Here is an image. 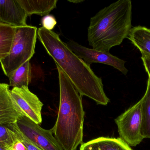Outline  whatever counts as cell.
I'll use <instances>...</instances> for the list:
<instances>
[{
  "instance_id": "9a60e30c",
  "label": "cell",
  "mask_w": 150,
  "mask_h": 150,
  "mask_svg": "<svg viewBox=\"0 0 150 150\" xmlns=\"http://www.w3.org/2000/svg\"><path fill=\"white\" fill-rule=\"evenodd\" d=\"M142 100V134L144 138H150V78L146 92Z\"/></svg>"
},
{
  "instance_id": "2e32d148",
  "label": "cell",
  "mask_w": 150,
  "mask_h": 150,
  "mask_svg": "<svg viewBox=\"0 0 150 150\" xmlns=\"http://www.w3.org/2000/svg\"><path fill=\"white\" fill-rule=\"evenodd\" d=\"M15 29V27L0 23V61L9 53Z\"/></svg>"
},
{
  "instance_id": "3957f363",
  "label": "cell",
  "mask_w": 150,
  "mask_h": 150,
  "mask_svg": "<svg viewBox=\"0 0 150 150\" xmlns=\"http://www.w3.org/2000/svg\"><path fill=\"white\" fill-rule=\"evenodd\" d=\"M60 102L58 117L52 128L64 150H76L83 143L85 112L82 96L58 65Z\"/></svg>"
},
{
  "instance_id": "7a4b0ae2",
  "label": "cell",
  "mask_w": 150,
  "mask_h": 150,
  "mask_svg": "<svg viewBox=\"0 0 150 150\" xmlns=\"http://www.w3.org/2000/svg\"><path fill=\"white\" fill-rule=\"evenodd\" d=\"M132 2L119 0L91 18L87 38L93 48L109 52L127 38L132 28Z\"/></svg>"
},
{
  "instance_id": "ffe728a7",
  "label": "cell",
  "mask_w": 150,
  "mask_h": 150,
  "mask_svg": "<svg viewBox=\"0 0 150 150\" xmlns=\"http://www.w3.org/2000/svg\"><path fill=\"white\" fill-rule=\"evenodd\" d=\"M142 59L145 70L150 78V55H142Z\"/></svg>"
},
{
  "instance_id": "44dd1931",
  "label": "cell",
  "mask_w": 150,
  "mask_h": 150,
  "mask_svg": "<svg viewBox=\"0 0 150 150\" xmlns=\"http://www.w3.org/2000/svg\"><path fill=\"white\" fill-rule=\"evenodd\" d=\"M10 150H27L23 144L18 140L11 145H9Z\"/></svg>"
},
{
  "instance_id": "8fae6325",
  "label": "cell",
  "mask_w": 150,
  "mask_h": 150,
  "mask_svg": "<svg viewBox=\"0 0 150 150\" xmlns=\"http://www.w3.org/2000/svg\"><path fill=\"white\" fill-rule=\"evenodd\" d=\"M80 150H133L121 138L99 137L81 145Z\"/></svg>"
},
{
  "instance_id": "ac0fdd59",
  "label": "cell",
  "mask_w": 150,
  "mask_h": 150,
  "mask_svg": "<svg viewBox=\"0 0 150 150\" xmlns=\"http://www.w3.org/2000/svg\"><path fill=\"white\" fill-rule=\"evenodd\" d=\"M9 125L16 134L18 140L23 144L27 150H42L22 133L18 129L16 122L9 124Z\"/></svg>"
},
{
  "instance_id": "8992f818",
  "label": "cell",
  "mask_w": 150,
  "mask_h": 150,
  "mask_svg": "<svg viewBox=\"0 0 150 150\" xmlns=\"http://www.w3.org/2000/svg\"><path fill=\"white\" fill-rule=\"evenodd\" d=\"M22 133L42 150H64L54 135L52 129L41 128L25 116L16 122Z\"/></svg>"
},
{
  "instance_id": "277c9868",
  "label": "cell",
  "mask_w": 150,
  "mask_h": 150,
  "mask_svg": "<svg viewBox=\"0 0 150 150\" xmlns=\"http://www.w3.org/2000/svg\"><path fill=\"white\" fill-rule=\"evenodd\" d=\"M38 38V28L27 25L17 27L9 53L0 61L4 75L8 76L13 71L22 66L35 53Z\"/></svg>"
},
{
  "instance_id": "603a6c76",
  "label": "cell",
  "mask_w": 150,
  "mask_h": 150,
  "mask_svg": "<svg viewBox=\"0 0 150 150\" xmlns=\"http://www.w3.org/2000/svg\"><path fill=\"white\" fill-rule=\"evenodd\" d=\"M69 1L70 2L74 3H78L82 2L83 1H82V0H76V1H69Z\"/></svg>"
},
{
  "instance_id": "e0dca14e",
  "label": "cell",
  "mask_w": 150,
  "mask_h": 150,
  "mask_svg": "<svg viewBox=\"0 0 150 150\" xmlns=\"http://www.w3.org/2000/svg\"><path fill=\"white\" fill-rule=\"evenodd\" d=\"M18 140L16 134L9 124L0 126V144L11 145Z\"/></svg>"
},
{
  "instance_id": "d6986e66",
  "label": "cell",
  "mask_w": 150,
  "mask_h": 150,
  "mask_svg": "<svg viewBox=\"0 0 150 150\" xmlns=\"http://www.w3.org/2000/svg\"><path fill=\"white\" fill-rule=\"evenodd\" d=\"M42 27L49 31H52L57 23V20L54 16L52 15L44 16L41 20Z\"/></svg>"
},
{
  "instance_id": "5bb4252c",
  "label": "cell",
  "mask_w": 150,
  "mask_h": 150,
  "mask_svg": "<svg viewBox=\"0 0 150 150\" xmlns=\"http://www.w3.org/2000/svg\"><path fill=\"white\" fill-rule=\"evenodd\" d=\"M32 68L30 60L25 62L8 76L9 86L13 88L28 86L32 79Z\"/></svg>"
},
{
  "instance_id": "30bf717a",
  "label": "cell",
  "mask_w": 150,
  "mask_h": 150,
  "mask_svg": "<svg viewBox=\"0 0 150 150\" xmlns=\"http://www.w3.org/2000/svg\"><path fill=\"white\" fill-rule=\"evenodd\" d=\"M9 85L0 83V126L16 123L24 116L12 99Z\"/></svg>"
},
{
  "instance_id": "9c48e42d",
  "label": "cell",
  "mask_w": 150,
  "mask_h": 150,
  "mask_svg": "<svg viewBox=\"0 0 150 150\" xmlns=\"http://www.w3.org/2000/svg\"><path fill=\"white\" fill-rule=\"evenodd\" d=\"M27 16L18 0H0V23L15 28L26 26Z\"/></svg>"
},
{
  "instance_id": "6da1fadb",
  "label": "cell",
  "mask_w": 150,
  "mask_h": 150,
  "mask_svg": "<svg viewBox=\"0 0 150 150\" xmlns=\"http://www.w3.org/2000/svg\"><path fill=\"white\" fill-rule=\"evenodd\" d=\"M38 38L81 96L90 98L97 105L108 104L110 100L104 91L102 79L75 54L58 33L41 27L38 30Z\"/></svg>"
},
{
  "instance_id": "52a82bcc",
  "label": "cell",
  "mask_w": 150,
  "mask_h": 150,
  "mask_svg": "<svg viewBox=\"0 0 150 150\" xmlns=\"http://www.w3.org/2000/svg\"><path fill=\"white\" fill-rule=\"evenodd\" d=\"M67 44L78 57L82 59L89 66L93 63H103L113 67L123 75L127 74L128 71L125 66L126 62L113 55L109 52H101L88 48L73 41H69Z\"/></svg>"
},
{
  "instance_id": "7c38bea8",
  "label": "cell",
  "mask_w": 150,
  "mask_h": 150,
  "mask_svg": "<svg viewBox=\"0 0 150 150\" xmlns=\"http://www.w3.org/2000/svg\"><path fill=\"white\" fill-rule=\"evenodd\" d=\"M127 38L142 55H150V29L144 26H135L131 28Z\"/></svg>"
},
{
  "instance_id": "5b68a950",
  "label": "cell",
  "mask_w": 150,
  "mask_h": 150,
  "mask_svg": "<svg viewBox=\"0 0 150 150\" xmlns=\"http://www.w3.org/2000/svg\"><path fill=\"white\" fill-rule=\"evenodd\" d=\"M142 103L141 100L115 120L120 138L133 147L144 139L142 134Z\"/></svg>"
},
{
  "instance_id": "7402d4cb",
  "label": "cell",
  "mask_w": 150,
  "mask_h": 150,
  "mask_svg": "<svg viewBox=\"0 0 150 150\" xmlns=\"http://www.w3.org/2000/svg\"><path fill=\"white\" fill-rule=\"evenodd\" d=\"M0 150H10L9 145L0 144Z\"/></svg>"
},
{
  "instance_id": "4fadbf2b",
  "label": "cell",
  "mask_w": 150,
  "mask_h": 150,
  "mask_svg": "<svg viewBox=\"0 0 150 150\" xmlns=\"http://www.w3.org/2000/svg\"><path fill=\"white\" fill-rule=\"evenodd\" d=\"M18 1L25 11L28 16L33 14L44 16L48 15L52 10L56 8L58 2L57 0Z\"/></svg>"
},
{
  "instance_id": "ba28073f",
  "label": "cell",
  "mask_w": 150,
  "mask_h": 150,
  "mask_svg": "<svg viewBox=\"0 0 150 150\" xmlns=\"http://www.w3.org/2000/svg\"><path fill=\"white\" fill-rule=\"evenodd\" d=\"M10 92L23 115L38 125L41 124L43 104L35 94L30 90L28 86L13 88L10 90Z\"/></svg>"
}]
</instances>
